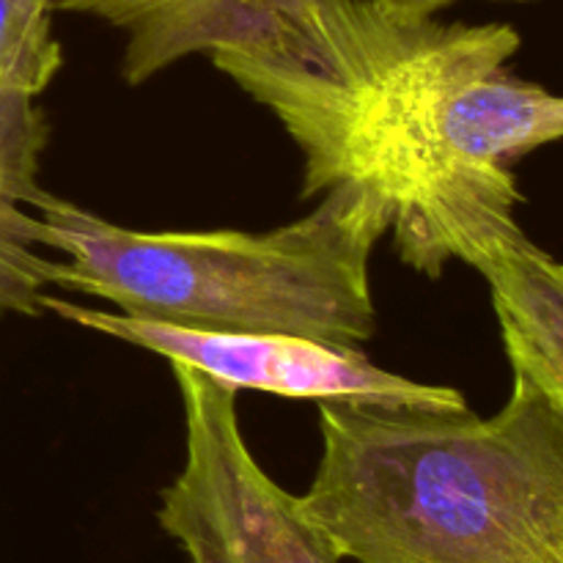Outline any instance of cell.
I'll return each mask as SVG.
<instances>
[{
  "instance_id": "obj_1",
  "label": "cell",
  "mask_w": 563,
  "mask_h": 563,
  "mask_svg": "<svg viewBox=\"0 0 563 563\" xmlns=\"http://www.w3.org/2000/svg\"><path fill=\"white\" fill-rule=\"evenodd\" d=\"M520 33L407 14L379 0H300L242 44L209 53L284 124L302 196L361 185L390 209L399 258L438 280L522 240L509 165L528 135L506 60Z\"/></svg>"
},
{
  "instance_id": "obj_2",
  "label": "cell",
  "mask_w": 563,
  "mask_h": 563,
  "mask_svg": "<svg viewBox=\"0 0 563 563\" xmlns=\"http://www.w3.org/2000/svg\"><path fill=\"white\" fill-rule=\"evenodd\" d=\"M300 504L355 563H563V401L515 372L495 416L319 401Z\"/></svg>"
},
{
  "instance_id": "obj_3",
  "label": "cell",
  "mask_w": 563,
  "mask_h": 563,
  "mask_svg": "<svg viewBox=\"0 0 563 563\" xmlns=\"http://www.w3.org/2000/svg\"><path fill=\"white\" fill-rule=\"evenodd\" d=\"M47 286L113 302L119 313L231 333H286L361 346L377 330L374 245L390 209L361 185H339L280 229L137 231L42 192L33 207Z\"/></svg>"
},
{
  "instance_id": "obj_4",
  "label": "cell",
  "mask_w": 563,
  "mask_h": 563,
  "mask_svg": "<svg viewBox=\"0 0 563 563\" xmlns=\"http://www.w3.org/2000/svg\"><path fill=\"white\" fill-rule=\"evenodd\" d=\"M185 407V465L159 495V528L187 563H341L300 498L242 438L236 390L170 363Z\"/></svg>"
},
{
  "instance_id": "obj_5",
  "label": "cell",
  "mask_w": 563,
  "mask_h": 563,
  "mask_svg": "<svg viewBox=\"0 0 563 563\" xmlns=\"http://www.w3.org/2000/svg\"><path fill=\"white\" fill-rule=\"evenodd\" d=\"M44 311L163 355L168 363H185L234 390H262L286 399L374 401V405L467 407L465 396L451 385H427L377 366L361 346H335L317 339L286 333H231L198 330L170 322L99 311V308L44 297Z\"/></svg>"
},
{
  "instance_id": "obj_6",
  "label": "cell",
  "mask_w": 563,
  "mask_h": 563,
  "mask_svg": "<svg viewBox=\"0 0 563 563\" xmlns=\"http://www.w3.org/2000/svg\"><path fill=\"white\" fill-rule=\"evenodd\" d=\"M300 0H55L126 33L121 75L141 86L192 53L242 44Z\"/></svg>"
},
{
  "instance_id": "obj_7",
  "label": "cell",
  "mask_w": 563,
  "mask_h": 563,
  "mask_svg": "<svg viewBox=\"0 0 563 563\" xmlns=\"http://www.w3.org/2000/svg\"><path fill=\"white\" fill-rule=\"evenodd\" d=\"M55 0H0V165L36 207L47 121L36 99L64 64L53 33Z\"/></svg>"
},
{
  "instance_id": "obj_8",
  "label": "cell",
  "mask_w": 563,
  "mask_h": 563,
  "mask_svg": "<svg viewBox=\"0 0 563 563\" xmlns=\"http://www.w3.org/2000/svg\"><path fill=\"white\" fill-rule=\"evenodd\" d=\"M493 291L511 372H522L563 401V264L528 236L478 267Z\"/></svg>"
},
{
  "instance_id": "obj_9",
  "label": "cell",
  "mask_w": 563,
  "mask_h": 563,
  "mask_svg": "<svg viewBox=\"0 0 563 563\" xmlns=\"http://www.w3.org/2000/svg\"><path fill=\"white\" fill-rule=\"evenodd\" d=\"M36 214L0 165V311L38 317L47 297V258L36 245Z\"/></svg>"
},
{
  "instance_id": "obj_10",
  "label": "cell",
  "mask_w": 563,
  "mask_h": 563,
  "mask_svg": "<svg viewBox=\"0 0 563 563\" xmlns=\"http://www.w3.org/2000/svg\"><path fill=\"white\" fill-rule=\"evenodd\" d=\"M379 3L396 11H407V14H438L440 9L456 3V0H379Z\"/></svg>"
}]
</instances>
